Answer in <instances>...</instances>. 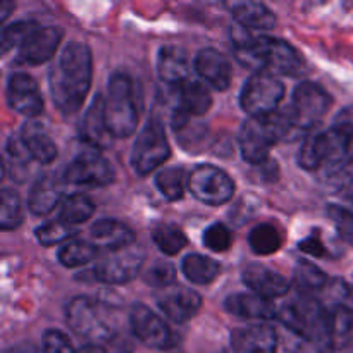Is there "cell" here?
<instances>
[{"label": "cell", "mask_w": 353, "mask_h": 353, "mask_svg": "<svg viewBox=\"0 0 353 353\" xmlns=\"http://www.w3.org/2000/svg\"><path fill=\"white\" fill-rule=\"evenodd\" d=\"M299 248L303 252V254H309V255H312V257H317V259H323L327 255V248H326V245H324L323 236H321L319 231H314L310 236H307L305 240L300 241Z\"/></svg>", "instance_id": "obj_44"}, {"label": "cell", "mask_w": 353, "mask_h": 353, "mask_svg": "<svg viewBox=\"0 0 353 353\" xmlns=\"http://www.w3.org/2000/svg\"><path fill=\"white\" fill-rule=\"evenodd\" d=\"M62 193H64V190H62L61 181L54 174L41 176L31 188L30 199H28V209L34 216H47L55 207L64 202Z\"/></svg>", "instance_id": "obj_25"}, {"label": "cell", "mask_w": 353, "mask_h": 353, "mask_svg": "<svg viewBox=\"0 0 353 353\" xmlns=\"http://www.w3.org/2000/svg\"><path fill=\"white\" fill-rule=\"evenodd\" d=\"M203 245L212 252H228L233 245V234L223 223L210 224L203 233Z\"/></svg>", "instance_id": "obj_41"}, {"label": "cell", "mask_w": 353, "mask_h": 353, "mask_svg": "<svg viewBox=\"0 0 353 353\" xmlns=\"http://www.w3.org/2000/svg\"><path fill=\"white\" fill-rule=\"evenodd\" d=\"M231 12L238 26L247 31H269L276 24L274 12L262 2H236L231 6Z\"/></svg>", "instance_id": "obj_27"}, {"label": "cell", "mask_w": 353, "mask_h": 353, "mask_svg": "<svg viewBox=\"0 0 353 353\" xmlns=\"http://www.w3.org/2000/svg\"><path fill=\"white\" fill-rule=\"evenodd\" d=\"M43 353H76L71 340L57 330H48L43 334Z\"/></svg>", "instance_id": "obj_43"}, {"label": "cell", "mask_w": 353, "mask_h": 353, "mask_svg": "<svg viewBox=\"0 0 353 353\" xmlns=\"http://www.w3.org/2000/svg\"><path fill=\"white\" fill-rule=\"evenodd\" d=\"M97 252H99V248L92 241L74 240L62 245V248H59L57 259L64 268H81V265H86L92 261H95Z\"/></svg>", "instance_id": "obj_34"}, {"label": "cell", "mask_w": 353, "mask_h": 353, "mask_svg": "<svg viewBox=\"0 0 353 353\" xmlns=\"http://www.w3.org/2000/svg\"><path fill=\"white\" fill-rule=\"evenodd\" d=\"M147 254L141 247H128L117 252H107L93 268L97 281L103 285H124L140 274Z\"/></svg>", "instance_id": "obj_12"}, {"label": "cell", "mask_w": 353, "mask_h": 353, "mask_svg": "<svg viewBox=\"0 0 353 353\" xmlns=\"http://www.w3.org/2000/svg\"><path fill=\"white\" fill-rule=\"evenodd\" d=\"M76 353H107V350L102 347V345L88 343V345H83L79 350H76Z\"/></svg>", "instance_id": "obj_45"}, {"label": "cell", "mask_w": 353, "mask_h": 353, "mask_svg": "<svg viewBox=\"0 0 353 353\" xmlns=\"http://www.w3.org/2000/svg\"><path fill=\"white\" fill-rule=\"evenodd\" d=\"M231 37L234 57L247 68L281 76H299L303 72L302 55L293 45L279 38L254 37L243 28H234Z\"/></svg>", "instance_id": "obj_4"}, {"label": "cell", "mask_w": 353, "mask_h": 353, "mask_svg": "<svg viewBox=\"0 0 353 353\" xmlns=\"http://www.w3.org/2000/svg\"><path fill=\"white\" fill-rule=\"evenodd\" d=\"M64 38V31L59 26H37L30 37L17 48V64L38 65L50 61Z\"/></svg>", "instance_id": "obj_15"}, {"label": "cell", "mask_w": 353, "mask_h": 353, "mask_svg": "<svg viewBox=\"0 0 353 353\" xmlns=\"http://www.w3.org/2000/svg\"><path fill=\"white\" fill-rule=\"evenodd\" d=\"M224 309L231 316L247 321L278 319V307L254 293H233L224 300Z\"/></svg>", "instance_id": "obj_21"}, {"label": "cell", "mask_w": 353, "mask_h": 353, "mask_svg": "<svg viewBox=\"0 0 353 353\" xmlns=\"http://www.w3.org/2000/svg\"><path fill=\"white\" fill-rule=\"evenodd\" d=\"M299 133L290 112H274L269 116L250 117L238 133L241 157L248 164H262L278 141Z\"/></svg>", "instance_id": "obj_5"}, {"label": "cell", "mask_w": 353, "mask_h": 353, "mask_svg": "<svg viewBox=\"0 0 353 353\" xmlns=\"http://www.w3.org/2000/svg\"><path fill=\"white\" fill-rule=\"evenodd\" d=\"M295 281L302 293L309 295L312 292H323L330 283L326 272L309 261H299L295 265Z\"/></svg>", "instance_id": "obj_36"}, {"label": "cell", "mask_w": 353, "mask_h": 353, "mask_svg": "<svg viewBox=\"0 0 353 353\" xmlns=\"http://www.w3.org/2000/svg\"><path fill=\"white\" fill-rule=\"evenodd\" d=\"M105 124L112 138H128L137 131L138 103L133 81L124 72H114L109 79L105 97Z\"/></svg>", "instance_id": "obj_6"}, {"label": "cell", "mask_w": 353, "mask_h": 353, "mask_svg": "<svg viewBox=\"0 0 353 353\" xmlns=\"http://www.w3.org/2000/svg\"><path fill=\"white\" fill-rule=\"evenodd\" d=\"M171 155L164 126L157 117H150L138 134L131 152V165L137 174L147 176L164 164Z\"/></svg>", "instance_id": "obj_10"}, {"label": "cell", "mask_w": 353, "mask_h": 353, "mask_svg": "<svg viewBox=\"0 0 353 353\" xmlns=\"http://www.w3.org/2000/svg\"><path fill=\"white\" fill-rule=\"evenodd\" d=\"M188 188L199 202L219 207L233 199L236 186L223 169L210 164H200L190 174Z\"/></svg>", "instance_id": "obj_11"}, {"label": "cell", "mask_w": 353, "mask_h": 353, "mask_svg": "<svg viewBox=\"0 0 353 353\" xmlns=\"http://www.w3.org/2000/svg\"><path fill=\"white\" fill-rule=\"evenodd\" d=\"M93 212H95L93 200L83 193H74V195L65 196L64 202L61 203L59 219L69 226H76V224L86 223L93 216Z\"/></svg>", "instance_id": "obj_32"}, {"label": "cell", "mask_w": 353, "mask_h": 353, "mask_svg": "<svg viewBox=\"0 0 353 353\" xmlns=\"http://www.w3.org/2000/svg\"><path fill=\"white\" fill-rule=\"evenodd\" d=\"M278 321L290 353H334L340 347L333 316L312 295L300 293L290 299L278 309Z\"/></svg>", "instance_id": "obj_1"}, {"label": "cell", "mask_w": 353, "mask_h": 353, "mask_svg": "<svg viewBox=\"0 0 353 353\" xmlns=\"http://www.w3.org/2000/svg\"><path fill=\"white\" fill-rule=\"evenodd\" d=\"M233 353H278V333L265 324L236 327L231 333Z\"/></svg>", "instance_id": "obj_19"}, {"label": "cell", "mask_w": 353, "mask_h": 353, "mask_svg": "<svg viewBox=\"0 0 353 353\" xmlns=\"http://www.w3.org/2000/svg\"><path fill=\"white\" fill-rule=\"evenodd\" d=\"M350 200H352V203H353V188H352V193H350Z\"/></svg>", "instance_id": "obj_48"}, {"label": "cell", "mask_w": 353, "mask_h": 353, "mask_svg": "<svg viewBox=\"0 0 353 353\" xmlns=\"http://www.w3.org/2000/svg\"><path fill=\"white\" fill-rule=\"evenodd\" d=\"M212 107V95L199 79L185 81L178 86V110L190 117L203 116Z\"/></svg>", "instance_id": "obj_28"}, {"label": "cell", "mask_w": 353, "mask_h": 353, "mask_svg": "<svg viewBox=\"0 0 353 353\" xmlns=\"http://www.w3.org/2000/svg\"><path fill=\"white\" fill-rule=\"evenodd\" d=\"M195 71L212 88L224 92L233 81V65L230 59L217 48H203L195 57Z\"/></svg>", "instance_id": "obj_20"}, {"label": "cell", "mask_w": 353, "mask_h": 353, "mask_svg": "<svg viewBox=\"0 0 353 353\" xmlns=\"http://www.w3.org/2000/svg\"><path fill=\"white\" fill-rule=\"evenodd\" d=\"M9 7H14V3L3 2V6H2V19H6V17L9 16Z\"/></svg>", "instance_id": "obj_47"}, {"label": "cell", "mask_w": 353, "mask_h": 353, "mask_svg": "<svg viewBox=\"0 0 353 353\" xmlns=\"http://www.w3.org/2000/svg\"><path fill=\"white\" fill-rule=\"evenodd\" d=\"M157 72L159 78L168 85H183L190 79V62L188 55L178 45H165L159 50L157 55Z\"/></svg>", "instance_id": "obj_23"}, {"label": "cell", "mask_w": 353, "mask_h": 353, "mask_svg": "<svg viewBox=\"0 0 353 353\" xmlns=\"http://www.w3.org/2000/svg\"><path fill=\"white\" fill-rule=\"evenodd\" d=\"M143 279L147 285L152 286V288L165 290L176 283V268L171 262L155 261L154 264L147 269Z\"/></svg>", "instance_id": "obj_39"}, {"label": "cell", "mask_w": 353, "mask_h": 353, "mask_svg": "<svg viewBox=\"0 0 353 353\" xmlns=\"http://www.w3.org/2000/svg\"><path fill=\"white\" fill-rule=\"evenodd\" d=\"M7 103L24 117H37L43 112V97L37 81L26 72H14L7 83Z\"/></svg>", "instance_id": "obj_16"}, {"label": "cell", "mask_w": 353, "mask_h": 353, "mask_svg": "<svg viewBox=\"0 0 353 353\" xmlns=\"http://www.w3.org/2000/svg\"><path fill=\"white\" fill-rule=\"evenodd\" d=\"M300 168L317 171L330 168L338 171L353 164V105L345 107L330 130L312 134L299 152Z\"/></svg>", "instance_id": "obj_3"}, {"label": "cell", "mask_w": 353, "mask_h": 353, "mask_svg": "<svg viewBox=\"0 0 353 353\" xmlns=\"http://www.w3.org/2000/svg\"><path fill=\"white\" fill-rule=\"evenodd\" d=\"M93 55L83 41H71L50 71L52 100L62 114H76L92 88Z\"/></svg>", "instance_id": "obj_2"}, {"label": "cell", "mask_w": 353, "mask_h": 353, "mask_svg": "<svg viewBox=\"0 0 353 353\" xmlns=\"http://www.w3.org/2000/svg\"><path fill=\"white\" fill-rule=\"evenodd\" d=\"M90 238L97 248H102L107 252H117L133 247L134 240H137L131 228L114 219L97 221L90 230Z\"/></svg>", "instance_id": "obj_22"}, {"label": "cell", "mask_w": 353, "mask_h": 353, "mask_svg": "<svg viewBox=\"0 0 353 353\" xmlns=\"http://www.w3.org/2000/svg\"><path fill=\"white\" fill-rule=\"evenodd\" d=\"M131 330L143 345L157 350H165L174 345V334L168 324L143 303H134L130 314Z\"/></svg>", "instance_id": "obj_14"}, {"label": "cell", "mask_w": 353, "mask_h": 353, "mask_svg": "<svg viewBox=\"0 0 353 353\" xmlns=\"http://www.w3.org/2000/svg\"><path fill=\"white\" fill-rule=\"evenodd\" d=\"M114 168L100 150H86L76 155L64 171V179L78 186H105L114 181Z\"/></svg>", "instance_id": "obj_13"}, {"label": "cell", "mask_w": 353, "mask_h": 353, "mask_svg": "<svg viewBox=\"0 0 353 353\" xmlns=\"http://www.w3.org/2000/svg\"><path fill=\"white\" fill-rule=\"evenodd\" d=\"M157 305L174 323H188L202 309V296L188 288H165L157 295Z\"/></svg>", "instance_id": "obj_18"}, {"label": "cell", "mask_w": 353, "mask_h": 353, "mask_svg": "<svg viewBox=\"0 0 353 353\" xmlns=\"http://www.w3.org/2000/svg\"><path fill=\"white\" fill-rule=\"evenodd\" d=\"M24 148L30 154L31 161H37L40 164H50L57 159V145L50 138L40 123H26L19 134Z\"/></svg>", "instance_id": "obj_26"}, {"label": "cell", "mask_w": 353, "mask_h": 353, "mask_svg": "<svg viewBox=\"0 0 353 353\" xmlns=\"http://www.w3.org/2000/svg\"><path fill=\"white\" fill-rule=\"evenodd\" d=\"M74 234H78V230L74 226L62 223L61 219L50 221V223L37 228V231H34L38 243L43 245V247H54V245L64 243L65 240H69Z\"/></svg>", "instance_id": "obj_38"}, {"label": "cell", "mask_w": 353, "mask_h": 353, "mask_svg": "<svg viewBox=\"0 0 353 353\" xmlns=\"http://www.w3.org/2000/svg\"><path fill=\"white\" fill-rule=\"evenodd\" d=\"M38 24L33 21H17V23L9 24L3 28L2 31V54H7L10 48H19L23 41L30 37L31 31L37 28Z\"/></svg>", "instance_id": "obj_40"}, {"label": "cell", "mask_w": 353, "mask_h": 353, "mask_svg": "<svg viewBox=\"0 0 353 353\" xmlns=\"http://www.w3.org/2000/svg\"><path fill=\"white\" fill-rule=\"evenodd\" d=\"M6 353H38L33 345H17V347L9 348Z\"/></svg>", "instance_id": "obj_46"}, {"label": "cell", "mask_w": 353, "mask_h": 353, "mask_svg": "<svg viewBox=\"0 0 353 353\" xmlns=\"http://www.w3.org/2000/svg\"><path fill=\"white\" fill-rule=\"evenodd\" d=\"M248 245L257 255H272L283 247V236L272 224L264 223L255 226L248 234Z\"/></svg>", "instance_id": "obj_33"}, {"label": "cell", "mask_w": 353, "mask_h": 353, "mask_svg": "<svg viewBox=\"0 0 353 353\" xmlns=\"http://www.w3.org/2000/svg\"><path fill=\"white\" fill-rule=\"evenodd\" d=\"M327 216L333 219L341 240H345L348 245H352L353 247V212L352 210L345 209V207H340V205H330L327 207Z\"/></svg>", "instance_id": "obj_42"}, {"label": "cell", "mask_w": 353, "mask_h": 353, "mask_svg": "<svg viewBox=\"0 0 353 353\" xmlns=\"http://www.w3.org/2000/svg\"><path fill=\"white\" fill-rule=\"evenodd\" d=\"M333 105V97L324 86L314 81H303L293 92L292 109H288L296 131L303 133L316 128Z\"/></svg>", "instance_id": "obj_9"}, {"label": "cell", "mask_w": 353, "mask_h": 353, "mask_svg": "<svg viewBox=\"0 0 353 353\" xmlns=\"http://www.w3.org/2000/svg\"><path fill=\"white\" fill-rule=\"evenodd\" d=\"M68 324L79 338L90 343H107L116 336V327L107 319L103 307L88 296H76L68 303L65 310Z\"/></svg>", "instance_id": "obj_7"}, {"label": "cell", "mask_w": 353, "mask_h": 353, "mask_svg": "<svg viewBox=\"0 0 353 353\" xmlns=\"http://www.w3.org/2000/svg\"><path fill=\"white\" fill-rule=\"evenodd\" d=\"M155 186L159 193L169 202L183 199L186 188V172L181 168H168L155 176Z\"/></svg>", "instance_id": "obj_35"}, {"label": "cell", "mask_w": 353, "mask_h": 353, "mask_svg": "<svg viewBox=\"0 0 353 353\" xmlns=\"http://www.w3.org/2000/svg\"><path fill=\"white\" fill-rule=\"evenodd\" d=\"M152 241L159 247V250L165 255H176L186 247L188 240L183 230H179L172 223H155L150 228Z\"/></svg>", "instance_id": "obj_31"}, {"label": "cell", "mask_w": 353, "mask_h": 353, "mask_svg": "<svg viewBox=\"0 0 353 353\" xmlns=\"http://www.w3.org/2000/svg\"><path fill=\"white\" fill-rule=\"evenodd\" d=\"M285 97V85L276 74L255 71L240 93V105L250 117L274 114Z\"/></svg>", "instance_id": "obj_8"}, {"label": "cell", "mask_w": 353, "mask_h": 353, "mask_svg": "<svg viewBox=\"0 0 353 353\" xmlns=\"http://www.w3.org/2000/svg\"><path fill=\"white\" fill-rule=\"evenodd\" d=\"M241 281L248 290L254 292V295L262 296L265 300L281 299L288 295L292 290V283L271 268H265L262 264H250L245 268L241 274Z\"/></svg>", "instance_id": "obj_17"}, {"label": "cell", "mask_w": 353, "mask_h": 353, "mask_svg": "<svg viewBox=\"0 0 353 353\" xmlns=\"http://www.w3.org/2000/svg\"><path fill=\"white\" fill-rule=\"evenodd\" d=\"M23 224V203L17 192L10 188L2 190L0 200V228L2 231H12Z\"/></svg>", "instance_id": "obj_37"}, {"label": "cell", "mask_w": 353, "mask_h": 353, "mask_svg": "<svg viewBox=\"0 0 353 353\" xmlns=\"http://www.w3.org/2000/svg\"><path fill=\"white\" fill-rule=\"evenodd\" d=\"M103 110H105V99L102 95H97L83 117L81 138L95 150L109 147L110 138H112V134L107 130Z\"/></svg>", "instance_id": "obj_24"}, {"label": "cell", "mask_w": 353, "mask_h": 353, "mask_svg": "<svg viewBox=\"0 0 353 353\" xmlns=\"http://www.w3.org/2000/svg\"><path fill=\"white\" fill-rule=\"evenodd\" d=\"M324 293V305L331 314H345L353 317V286L341 278L330 279Z\"/></svg>", "instance_id": "obj_30"}, {"label": "cell", "mask_w": 353, "mask_h": 353, "mask_svg": "<svg viewBox=\"0 0 353 353\" xmlns=\"http://www.w3.org/2000/svg\"><path fill=\"white\" fill-rule=\"evenodd\" d=\"M181 271L188 281L195 285H209L219 276L221 265L214 259L200 254H190L183 259Z\"/></svg>", "instance_id": "obj_29"}]
</instances>
